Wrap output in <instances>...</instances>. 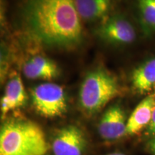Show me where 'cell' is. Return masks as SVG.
Returning a JSON list of instances; mask_svg holds the SVG:
<instances>
[{"label":"cell","instance_id":"30bf717a","mask_svg":"<svg viewBox=\"0 0 155 155\" xmlns=\"http://www.w3.org/2000/svg\"><path fill=\"white\" fill-rule=\"evenodd\" d=\"M23 73L28 78L50 80L59 74L57 65L42 56H35L23 65Z\"/></svg>","mask_w":155,"mask_h":155},{"label":"cell","instance_id":"7c38bea8","mask_svg":"<svg viewBox=\"0 0 155 155\" xmlns=\"http://www.w3.org/2000/svg\"><path fill=\"white\" fill-rule=\"evenodd\" d=\"M75 4L81 19L91 22L107 15L111 0H75Z\"/></svg>","mask_w":155,"mask_h":155},{"label":"cell","instance_id":"6da1fadb","mask_svg":"<svg viewBox=\"0 0 155 155\" xmlns=\"http://www.w3.org/2000/svg\"><path fill=\"white\" fill-rule=\"evenodd\" d=\"M22 9L29 32L42 44L68 48L82 40L75 0H25Z\"/></svg>","mask_w":155,"mask_h":155},{"label":"cell","instance_id":"3957f363","mask_svg":"<svg viewBox=\"0 0 155 155\" xmlns=\"http://www.w3.org/2000/svg\"><path fill=\"white\" fill-rule=\"evenodd\" d=\"M119 94L117 80L103 69L90 72L81 86L79 103L81 107L88 114L99 111Z\"/></svg>","mask_w":155,"mask_h":155},{"label":"cell","instance_id":"9a60e30c","mask_svg":"<svg viewBox=\"0 0 155 155\" xmlns=\"http://www.w3.org/2000/svg\"><path fill=\"white\" fill-rule=\"evenodd\" d=\"M148 148L150 152L155 155V137L148 142Z\"/></svg>","mask_w":155,"mask_h":155},{"label":"cell","instance_id":"4fadbf2b","mask_svg":"<svg viewBox=\"0 0 155 155\" xmlns=\"http://www.w3.org/2000/svg\"><path fill=\"white\" fill-rule=\"evenodd\" d=\"M138 6L144 24L155 30V0H138Z\"/></svg>","mask_w":155,"mask_h":155},{"label":"cell","instance_id":"ba28073f","mask_svg":"<svg viewBox=\"0 0 155 155\" xmlns=\"http://www.w3.org/2000/svg\"><path fill=\"white\" fill-rule=\"evenodd\" d=\"M155 107V94L144 98L127 120V135H133L150 124Z\"/></svg>","mask_w":155,"mask_h":155},{"label":"cell","instance_id":"277c9868","mask_svg":"<svg viewBox=\"0 0 155 155\" xmlns=\"http://www.w3.org/2000/svg\"><path fill=\"white\" fill-rule=\"evenodd\" d=\"M31 95L35 109L44 117H58L67 111L65 93L63 88L57 84L42 83L35 87Z\"/></svg>","mask_w":155,"mask_h":155},{"label":"cell","instance_id":"52a82bcc","mask_svg":"<svg viewBox=\"0 0 155 155\" xmlns=\"http://www.w3.org/2000/svg\"><path fill=\"white\" fill-rule=\"evenodd\" d=\"M126 116L119 106H111L105 112L98 124V133L106 140H116L127 135Z\"/></svg>","mask_w":155,"mask_h":155},{"label":"cell","instance_id":"7a4b0ae2","mask_svg":"<svg viewBox=\"0 0 155 155\" xmlns=\"http://www.w3.org/2000/svg\"><path fill=\"white\" fill-rule=\"evenodd\" d=\"M50 145L44 131L35 122L12 119L0 132V155H45Z\"/></svg>","mask_w":155,"mask_h":155},{"label":"cell","instance_id":"5b68a950","mask_svg":"<svg viewBox=\"0 0 155 155\" xmlns=\"http://www.w3.org/2000/svg\"><path fill=\"white\" fill-rule=\"evenodd\" d=\"M87 140L83 131L75 126H68L55 134L51 144L55 155H83Z\"/></svg>","mask_w":155,"mask_h":155},{"label":"cell","instance_id":"8992f818","mask_svg":"<svg viewBox=\"0 0 155 155\" xmlns=\"http://www.w3.org/2000/svg\"><path fill=\"white\" fill-rule=\"evenodd\" d=\"M97 32L104 40L114 44H129L136 38V32L132 25L119 15L106 19Z\"/></svg>","mask_w":155,"mask_h":155},{"label":"cell","instance_id":"8fae6325","mask_svg":"<svg viewBox=\"0 0 155 155\" xmlns=\"http://www.w3.org/2000/svg\"><path fill=\"white\" fill-rule=\"evenodd\" d=\"M132 86L137 92L146 94L155 86V58L141 64L132 74Z\"/></svg>","mask_w":155,"mask_h":155},{"label":"cell","instance_id":"2e32d148","mask_svg":"<svg viewBox=\"0 0 155 155\" xmlns=\"http://www.w3.org/2000/svg\"><path fill=\"white\" fill-rule=\"evenodd\" d=\"M108 155H126V154H124V153H121V152H114V153H111V154H109Z\"/></svg>","mask_w":155,"mask_h":155},{"label":"cell","instance_id":"5bb4252c","mask_svg":"<svg viewBox=\"0 0 155 155\" xmlns=\"http://www.w3.org/2000/svg\"><path fill=\"white\" fill-rule=\"evenodd\" d=\"M148 133L152 136H155V107L153 111L152 120L148 127Z\"/></svg>","mask_w":155,"mask_h":155},{"label":"cell","instance_id":"9c48e42d","mask_svg":"<svg viewBox=\"0 0 155 155\" xmlns=\"http://www.w3.org/2000/svg\"><path fill=\"white\" fill-rule=\"evenodd\" d=\"M26 101L24 86L21 78L15 74L11 78L5 88V94L1 101V111L2 116L12 110L21 107Z\"/></svg>","mask_w":155,"mask_h":155}]
</instances>
